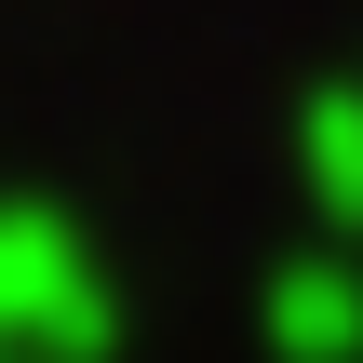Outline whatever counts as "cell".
<instances>
[{
	"label": "cell",
	"mask_w": 363,
	"mask_h": 363,
	"mask_svg": "<svg viewBox=\"0 0 363 363\" xmlns=\"http://www.w3.org/2000/svg\"><path fill=\"white\" fill-rule=\"evenodd\" d=\"M323 189H350L337 216H363V94H350V108H323Z\"/></svg>",
	"instance_id": "6da1fadb"
}]
</instances>
